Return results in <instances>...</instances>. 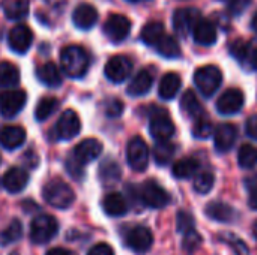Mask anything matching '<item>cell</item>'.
I'll use <instances>...</instances> for the list:
<instances>
[{
	"mask_svg": "<svg viewBox=\"0 0 257 255\" xmlns=\"http://www.w3.org/2000/svg\"><path fill=\"white\" fill-rule=\"evenodd\" d=\"M90 57L80 45H66L60 51V68L71 78H81L89 71Z\"/></svg>",
	"mask_w": 257,
	"mask_h": 255,
	"instance_id": "cell-1",
	"label": "cell"
},
{
	"mask_svg": "<svg viewBox=\"0 0 257 255\" xmlns=\"http://www.w3.org/2000/svg\"><path fill=\"white\" fill-rule=\"evenodd\" d=\"M42 197L51 207L60 209V210L71 207L75 201V194L72 188L66 182L59 180V179H54L44 186Z\"/></svg>",
	"mask_w": 257,
	"mask_h": 255,
	"instance_id": "cell-2",
	"label": "cell"
},
{
	"mask_svg": "<svg viewBox=\"0 0 257 255\" xmlns=\"http://www.w3.org/2000/svg\"><path fill=\"white\" fill-rule=\"evenodd\" d=\"M223 83V72L215 65H205L194 72V84L205 98H211Z\"/></svg>",
	"mask_w": 257,
	"mask_h": 255,
	"instance_id": "cell-3",
	"label": "cell"
},
{
	"mask_svg": "<svg viewBox=\"0 0 257 255\" xmlns=\"http://www.w3.org/2000/svg\"><path fill=\"white\" fill-rule=\"evenodd\" d=\"M59 231V224L51 215H39L33 218L30 224V240L36 245L48 243L53 237H56Z\"/></svg>",
	"mask_w": 257,
	"mask_h": 255,
	"instance_id": "cell-4",
	"label": "cell"
},
{
	"mask_svg": "<svg viewBox=\"0 0 257 255\" xmlns=\"http://www.w3.org/2000/svg\"><path fill=\"white\" fill-rule=\"evenodd\" d=\"M139 200L151 209H164L170 203V195L155 180H146L139 188Z\"/></svg>",
	"mask_w": 257,
	"mask_h": 255,
	"instance_id": "cell-5",
	"label": "cell"
},
{
	"mask_svg": "<svg viewBox=\"0 0 257 255\" xmlns=\"http://www.w3.org/2000/svg\"><path fill=\"white\" fill-rule=\"evenodd\" d=\"M149 132L157 140V143H160V141H169L173 137V134H175V125H173L169 113L164 108H155L151 113Z\"/></svg>",
	"mask_w": 257,
	"mask_h": 255,
	"instance_id": "cell-6",
	"label": "cell"
},
{
	"mask_svg": "<svg viewBox=\"0 0 257 255\" xmlns=\"http://www.w3.org/2000/svg\"><path fill=\"white\" fill-rule=\"evenodd\" d=\"M126 159L131 170L142 173L149 164V149L142 137H133L126 147Z\"/></svg>",
	"mask_w": 257,
	"mask_h": 255,
	"instance_id": "cell-7",
	"label": "cell"
},
{
	"mask_svg": "<svg viewBox=\"0 0 257 255\" xmlns=\"http://www.w3.org/2000/svg\"><path fill=\"white\" fill-rule=\"evenodd\" d=\"M27 95L20 89H9L0 95V114L6 119L15 117L26 105Z\"/></svg>",
	"mask_w": 257,
	"mask_h": 255,
	"instance_id": "cell-8",
	"label": "cell"
},
{
	"mask_svg": "<svg viewBox=\"0 0 257 255\" xmlns=\"http://www.w3.org/2000/svg\"><path fill=\"white\" fill-rule=\"evenodd\" d=\"M133 72V62L130 57L117 54L113 56L111 59H108V62L105 63L104 68V74L105 77L111 81V83H123Z\"/></svg>",
	"mask_w": 257,
	"mask_h": 255,
	"instance_id": "cell-9",
	"label": "cell"
},
{
	"mask_svg": "<svg viewBox=\"0 0 257 255\" xmlns=\"http://www.w3.org/2000/svg\"><path fill=\"white\" fill-rule=\"evenodd\" d=\"M131 32V21L122 14H111L104 23V33L113 42H122Z\"/></svg>",
	"mask_w": 257,
	"mask_h": 255,
	"instance_id": "cell-10",
	"label": "cell"
},
{
	"mask_svg": "<svg viewBox=\"0 0 257 255\" xmlns=\"http://www.w3.org/2000/svg\"><path fill=\"white\" fill-rule=\"evenodd\" d=\"M125 243L133 252L139 255L146 254L154 245V236L146 227H133L125 236Z\"/></svg>",
	"mask_w": 257,
	"mask_h": 255,
	"instance_id": "cell-11",
	"label": "cell"
},
{
	"mask_svg": "<svg viewBox=\"0 0 257 255\" xmlns=\"http://www.w3.org/2000/svg\"><path fill=\"white\" fill-rule=\"evenodd\" d=\"M80 129H81L80 117L71 108L65 110L56 123V135L59 140H63V141H68V140H72L74 137H77L80 134Z\"/></svg>",
	"mask_w": 257,
	"mask_h": 255,
	"instance_id": "cell-12",
	"label": "cell"
},
{
	"mask_svg": "<svg viewBox=\"0 0 257 255\" xmlns=\"http://www.w3.org/2000/svg\"><path fill=\"white\" fill-rule=\"evenodd\" d=\"M199 21H200V11L193 6L179 8L173 14V29L181 36H187L190 32H193V29Z\"/></svg>",
	"mask_w": 257,
	"mask_h": 255,
	"instance_id": "cell-13",
	"label": "cell"
},
{
	"mask_svg": "<svg viewBox=\"0 0 257 255\" xmlns=\"http://www.w3.org/2000/svg\"><path fill=\"white\" fill-rule=\"evenodd\" d=\"M245 104V96L241 89H227L217 101V110L220 114L232 116L242 110Z\"/></svg>",
	"mask_w": 257,
	"mask_h": 255,
	"instance_id": "cell-14",
	"label": "cell"
},
{
	"mask_svg": "<svg viewBox=\"0 0 257 255\" xmlns=\"http://www.w3.org/2000/svg\"><path fill=\"white\" fill-rule=\"evenodd\" d=\"M32 41H33V33L30 27L26 24H17L8 33L9 48L18 54H24L30 48Z\"/></svg>",
	"mask_w": 257,
	"mask_h": 255,
	"instance_id": "cell-15",
	"label": "cell"
},
{
	"mask_svg": "<svg viewBox=\"0 0 257 255\" xmlns=\"http://www.w3.org/2000/svg\"><path fill=\"white\" fill-rule=\"evenodd\" d=\"M102 143L96 138H86L78 143L74 149V159L83 167L89 162H93L102 153Z\"/></svg>",
	"mask_w": 257,
	"mask_h": 255,
	"instance_id": "cell-16",
	"label": "cell"
},
{
	"mask_svg": "<svg viewBox=\"0 0 257 255\" xmlns=\"http://www.w3.org/2000/svg\"><path fill=\"white\" fill-rule=\"evenodd\" d=\"M236 138H238V129L232 123H223L217 126V129L214 131V144L217 152L220 153L229 152L235 146Z\"/></svg>",
	"mask_w": 257,
	"mask_h": 255,
	"instance_id": "cell-17",
	"label": "cell"
},
{
	"mask_svg": "<svg viewBox=\"0 0 257 255\" xmlns=\"http://www.w3.org/2000/svg\"><path fill=\"white\" fill-rule=\"evenodd\" d=\"M27 183H29V174H27L26 170H23L20 167L9 168L3 174V177H2V186L9 194H18V192H21L27 186Z\"/></svg>",
	"mask_w": 257,
	"mask_h": 255,
	"instance_id": "cell-18",
	"label": "cell"
},
{
	"mask_svg": "<svg viewBox=\"0 0 257 255\" xmlns=\"http://www.w3.org/2000/svg\"><path fill=\"white\" fill-rule=\"evenodd\" d=\"M72 21L78 29L89 30L98 21V11L90 3H80L72 12Z\"/></svg>",
	"mask_w": 257,
	"mask_h": 255,
	"instance_id": "cell-19",
	"label": "cell"
},
{
	"mask_svg": "<svg viewBox=\"0 0 257 255\" xmlns=\"http://www.w3.org/2000/svg\"><path fill=\"white\" fill-rule=\"evenodd\" d=\"M26 141V131L21 126L6 125L0 128V146L6 150L18 149Z\"/></svg>",
	"mask_w": 257,
	"mask_h": 255,
	"instance_id": "cell-20",
	"label": "cell"
},
{
	"mask_svg": "<svg viewBox=\"0 0 257 255\" xmlns=\"http://www.w3.org/2000/svg\"><path fill=\"white\" fill-rule=\"evenodd\" d=\"M152 84H154V75H152V72L149 69H142V71H139L134 75V78L131 80L126 92H128L130 96L139 98V96L146 95L151 90Z\"/></svg>",
	"mask_w": 257,
	"mask_h": 255,
	"instance_id": "cell-21",
	"label": "cell"
},
{
	"mask_svg": "<svg viewBox=\"0 0 257 255\" xmlns=\"http://www.w3.org/2000/svg\"><path fill=\"white\" fill-rule=\"evenodd\" d=\"M193 38L200 45H212L217 41V27L211 20H200L193 29Z\"/></svg>",
	"mask_w": 257,
	"mask_h": 255,
	"instance_id": "cell-22",
	"label": "cell"
},
{
	"mask_svg": "<svg viewBox=\"0 0 257 255\" xmlns=\"http://www.w3.org/2000/svg\"><path fill=\"white\" fill-rule=\"evenodd\" d=\"M102 209L104 212L111 216V218H120L123 215H126L128 212V203L125 200V197L119 192H111L108 195H105V198L102 200Z\"/></svg>",
	"mask_w": 257,
	"mask_h": 255,
	"instance_id": "cell-23",
	"label": "cell"
},
{
	"mask_svg": "<svg viewBox=\"0 0 257 255\" xmlns=\"http://www.w3.org/2000/svg\"><path fill=\"white\" fill-rule=\"evenodd\" d=\"M182 86V80L181 77L176 74V72H167L163 75L161 81H160V86H158V95L161 99H166V101H170L173 99L179 89Z\"/></svg>",
	"mask_w": 257,
	"mask_h": 255,
	"instance_id": "cell-24",
	"label": "cell"
},
{
	"mask_svg": "<svg viewBox=\"0 0 257 255\" xmlns=\"http://www.w3.org/2000/svg\"><path fill=\"white\" fill-rule=\"evenodd\" d=\"M36 77L38 80L48 87H59L62 84V75L56 63L53 62H45L36 69Z\"/></svg>",
	"mask_w": 257,
	"mask_h": 255,
	"instance_id": "cell-25",
	"label": "cell"
},
{
	"mask_svg": "<svg viewBox=\"0 0 257 255\" xmlns=\"http://www.w3.org/2000/svg\"><path fill=\"white\" fill-rule=\"evenodd\" d=\"M205 213L209 219L217 221V222H224L229 224L235 219V210L226 204V203H220V201H212L206 206Z\"/></svg>",
	"mask_w": 257,
	"mask_h": 255,
	"instance_id": "cell-26",
	"label": "cell"
},
{
	"mask_svg": "<svg viewBox=\"0 0 257 255\" xmlns=\"http://www.w3.org/2000/svg\"><path fill=\"white\" fill-rule=\"evenodd\" d=\"M166 35V29L164 24L160 21H149L148 24L143 26L142 32H140V39L151 47H155L158 44V41Z\"/></svg>",
	"mask_w": 257,
	"mask_h": 255,
	"instance_id": "cell-27",
	"label": "cell"
},
{
	"mask_svg": "<svg viewBox=\"0 0 257 255\" xmlns=\"http://www.w3.org/2000/svg\"><path fill=\"white\" fill-rule=\"evenodd\" d=\"M181 108L184 110V113H187V116L199 120L205 116L203 113V107L200 104V101L197 99L196 93L193 90H187L182 98H181Z\"/></svg>",
	"mask_w": 257,
	"mask_h": 255,
	"instance_id": "cell-28",
	"label": "cell"
},
{
	"mask_svg": "<svg viewBox=\"0 0 257 255\" xmlns=\"http://www.w3.org/2000/svg\"><path fill=\"white\" fill-rule=\"evenodd\" d=\"M29 0H2L3 14L9 20H21L29 14Z\"/></svg>",
	"mask_w": 257,
	"mask_h": 255,
	"instance_id": "cell-29",
	"label": "cell"
},
{
	"mask_svg": "<svg viewBox=\"0 0 257 255\" xmlns=\"http://www.w3.org/2000/svg\"><path fill=\"white\" fill-rule=\"evenodd\" d=\"M20 83V69L11 62L0 63V87L12 89Z\"/></svg>",
	"mask_w": 257,
	"mask_h": 255,
	"instance_id": "cell-30",
	"label": "cell"
},
{
	"mask_svg": "<svg viewBox=\"0 0 257 255\" xmlns=\"http://www.w3.org/2000/svg\"><path fill=\"white\" fill-rule=\"evenodd\" d=\"M155 50L158 51V54H161L163 57H167V59H175V57L181 56V47H179L178 41L167 33L158 41V44L155 45Z\"/></svg>",
	"mask_w": 257,
	"mask_h": 255,
	"instance_id": "cell-31",
	"label": "cell"
},
{
	"mask_svg": "<svg viewBox=\"0 0 257 255\" xmlns=\"http://www.w3.org/2000/svg\"><path fill=\"white\" fill-rule=\"evenodd\" d=\"M199 171V162L193 158H184L173 165V176L176 179H191Z\"/></svg>",
	"mask_w": 257,
	"mask_h": 255,
	"instance_id": "cell-32",
	"label": "cell"
},
{
	"mask_svg": "<svg viewBox=\"0 0 257 255\" xmlns=\"http://www.w3.org/2000/svg\"><path fill=\"white\" fill-rule=\"evenodd\" d=\"M175 152H176V149L170 141H160V143L155 144V147L152 150L154 161L158 165H167L173 159Z\"/></svg>",
	"mask_w": 257,
	"mask_h": 255,
	"instance_id": "cell-33",
	"label": "cell"
},
{
	"mask_svg": "<svg viewBox=\"0 0 257 255\" xmlns=\"http://www.w3.org/2000/svg\"><path fill=\"white\" fill-rule=\"evenodd\" d=\"M57 107H59V101L54 96H44L35 108V119L38 122L47 120L57 110Z\"/></svg>",
	"mask_w": 257,
	"mask_h": 255,
	"instance_id": "cell-34",
	"label": "cell"
},
{
	"mask_svg": "<svg viewBox=\"0 0 257 255\" xmlns=\"http://www.w3.org/2000/svg\"><path fill=\"white\" fill-rule=\"evenodd\" d=\"M23 236V227L21 222L18 219H14L9 222V225L0 233V245L2 246H8L15 243L17 240H20Z\"/></svg>",
	"mask_w": 257,
	"mask_h": 255,
	"instance_id": "cell-35",
	"label": "cell"
},
{
	"mask_svg": "<svg viewBox=\"0 0 257 255\" xmlns=\"http://www.w3.org/2000/svg\"><path fill=\"white\" fill-rule=\"evenodd\" d=\"M120 167L114 161H105L99 167V179L105 185H113L120 179Z\"/></svg>",
	"mask_w": 257,
	"mask_h": 255,
	"instance_id": "cell-36",
	"label": "cell"
},
{
	"mask_svg": "<svg viewBox=\"0 0 257 255\" xmlns=\"http://www.w3.org/2000/svg\"><path fill=\"white\" fill-rule=\"evenodd\" d=\"M238 162L245 170L254 168L257 165V147L253 144H242L238 150Z\"/></svg>",
	"mask_w": 257,
	"mask_h": 255,
	"instance_id": "cell-37",
	"label": "cell"
},
{
	"mask_svg": "<svg viewBox=\"0 0 257 255\" xmlns=\"http://www.w3.org/2000/svg\"><path fill=\"white\" fill-rule=\"evenodd\" d=\"M214 183H215V176L214 173L211 171H203V173H199L193 182V188L197 194H202V195H206L208 192H211V189L214 188Z\"/></svg>",
	"mask_w": 257,
	"mask_h": 255,
	"instance_id": "cell-38",
	"label": "cell"
},
{
	"mask_svg": "<svg viewBox=\"0 0 257 255\" xmlns=\"http://www.w3.org/2000/svg\"><path fill=\"white\" fill-rule=\"evenodd\" d=\"M230 53L233 57H236L242 65H248L250 60V53H251V45L242 39H238L230 44Z\"/></svg>",
	"mask_w": 257,
	"mask_h": 255,
	"instance_id": "cell-39",
	"label": "cell"
},
{
	"mask_svg": "<svg viewBox=\"0 0 257 255\" xmlns=\"http://www.w3.org/2000/svg\"><path fill=\"white\" fill-rule=\"evenodd\" d=\"M200 245H202V237H200V234L196 230L184 234V243H182V246H184V249H185L187 254L193 255L199 249Z\"/></svg>",
	"mask_w": 257,
	"mask_h": 255,
	"instance_id": "cell-40",
	"label": "cell"
},
{
	"mask_svg": "<svg viewBox=\"0 0 257 255\" xmlns=\"http://www.w3.org/2000/svg\"><path fill=\"white\" fill-rule=\"evenodd\" d=\"M221 240H223L224 243H227V245L235 251V254L236 255H248V252H250L248 246H247L238 236H233V234H223V236H221Z\"/></svg>",
	"mask_w": 257,
	"mask_h": 255,
	"instance_id": "cell-41",
	"label": "cell"
},
{
	"mask_svg": "<svg viewBox=\"0 0 257 255\" xmlns=\"http://www.w3.org/2000/svg\"><path fill=\"white\" fill-rule=\"evenodd\" d=\"M193 134H194L196 138H202V140L209 138V137L214 134L212 123H211L209 120H206L205 117L196 120V125H194V128H193Z\"/></svg>",
	"mask_w": 257,
	"mask_h": 255,
	"instance_id": "cell-42",
	"label": "cell"
},
{
	"mask_svg": "<svg viewBox=\"0 0 257 255\" xmlns=\"http://www.w3.org/2000/svg\"><path fill=\"white\" fill-rule=\"evenodd\" d=\"M176 227H178V231L182 233V234H187L190 231L194 230V219L190 213L187 212H179L178 213V218H176Z\"/></svg>",
	"mask_w": 257,
	"mask_h": 255,
	"instance_id": "cell-43",
	"label": "cell"
},
{
	"mask_svg": "<svg viewBox=\"0 0 257 255\" xmlns=\"http://www.w3.org/2000/svg\"><path fill=\"white\" fill-rule=\"evenodd\" d=\"M123 108H125L123 102L120 99L113 98L105 104V114L110 117H119L123 113Z\"/></svg>",
	"mask_w": 257,
	"mask_h": 255,
	"instance_id": "cell-44",
	"label": "cell"
},
{
	"mask_svg": "<svg viewBox=\"0 0 257 255\" xmlns=\"http://www.w3.org/2000/svg\"><path fill=\"white\" fill-rule=\"evenodd\" d=\"M250 3H251V0H227V8H229L230 14L241 15L250 6Z\"/></svg>",
	"mask_w": 257,
	"mask_h": 255,
	"instance_id": "cell-45",
	"label": "cell"
},
{
	"mask_svg": "<svg viewBox=\"0 0 257 255\" xmlns=\"http://www.w3.org/2000/svg\"><path fill=\"white\" fill-rule=\"evenodd\" d=\"M248 191H250V197H248V204L253 210H257V176L253 179H248L245 182Z\"/></svg>",
	"mask_w": 257,
	"mask_h": 255,
	"instance_id": "cell-46",
	"label": "cell"
},
{
	"mask_svg": "<svg viewBox=\"0 0 257 255\" xmlns=\"http://www.w3.org/2000/svg\"><path fill=\"white\" fill-rule=\"evenodd\" d=\"M66 168H68V173L74 177V179H81L83 176V170H81V165L71 156L68 161H66Z\"/></svg>",
	"mask_w": 257,
	"mask_h": 255,
	"instance_id": "cell-47",
	"label": "cell"
},
{
	"mask_svg": "<svg viewBox=\"0 0 257 255\" xmlns=\"http://www.w3.org/2000/svg\"><path fill=\"white\" fill-rule=\"evenodd\" d=\"M245 131H247V135L253 140L257 141V114H253L247 119V123H245Z\"/></svg>",
	"mask_w": 257,
	"mask_h": 255,
	"instance_id": "cell-48",
	"label": "cell"
},
{
	"mask_svg": "<svg viewBox=\"0 0 257 255\" xmlns=\"http://www.w3.org/2000/svg\"><path fill=\"white\" fill-rule=\"evenodd\" d=\"M87 255H114V251L107 243H98L87 252Z\"/></svg>",
	"mask_w": 257,
	"mask_h": 255,
	"instance_id": "cell-49",
	"label": "cell"
},
{
	"mask_svg": "<svg viewBox=\"0 0 257 255\" xmlns=\"http://www.w3.org/2000/svg\"><path fill=\"white\" fill-rule=\"evenodd\" d=\"M248 66H250L251 69H257V45H251V53H250Z\"/></svg>",
	"mask_w": 257,
	"mask_h": 255,
	"instance_id": "cell-50",
	"label": "cell"
},
{
	"mask_svg": "<svg viewBox=\"0 0 257 255\" xmlns=\"http://www.w3.org/2000/svg\"><path fill=\"white\" fill-rule=\"evenodd\" d=\"M47 255H75L74 252H71V251H68V249H63V248H53V249H50Z\"/></svg>",
	"mask_w": 257,
	"mask_h": 255,
	"instance_id": "cell-51",
	"label": "cell"
},
{
	"mask_svg": "<svg viewBox=\"0 0 257 255\" xmlns=\"http://www.w3.org/2000/svg\"><path fill=\"white\" fill-rule=\"evenodd\" d=\"M251 29L257 33V12L253 15V18H251Z\"/></svg>",
	"mask_w": 257,
	"mask_h": 255,
	"instance_id": "cell-52",
	"label": "cell"
},
{
	"mask_svg": "<svg viewBox=\"0 0 257 255\" xmlns=\"http://www.w3.org/2000/svg\"><path fill=\"white\" fill-rule=\"evenodd\" d=\"M253 234H254V239L257 240V221L256 224H254V227H253Z\"/></svg>",
	"mask_w": 257,
	"mask_h": 255,
	"instance_id": "cell-53",
	"label": "cell"
},
{
	"mask_svg": "<svg viewBox=\"0 0 257 255\" xmlns=\"http://www.w3.org/2000/svg\"><path fill=\"white\" fill-rule=\"evenodd\" d=\"M131 2H140V0H131Z\"/></svg>",
	"mask_w": 257,
	"mask_h": 255,
	"instance_id": "cell-54",
	"label": "cell"
},
{
	"mask_svg": "<svg viewBox=\"0 0 257 255\" xmlns=\"http://www.w3.org/2000/svg\"><path fill=\"white\" fill-rule=\"evenodd\" d=\"M11 255H18V254H11Z\"/></svg>",
	"mask_w": 257,
	"mask_h": 255,
	"instance_id": "cell-55",
	"label": "cell"
}]
</instances>
